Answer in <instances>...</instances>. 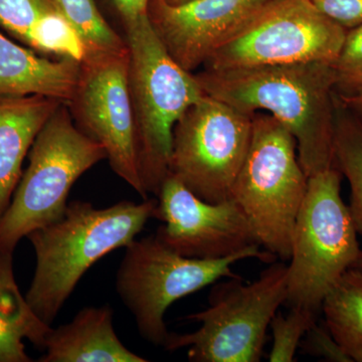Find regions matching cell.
<instances>
[{"label": "cell", "instance_id": "603a6c76", "mask_svg": "<svg viewBox=\"0 0 362 362\" xmlns=\"http://www.w3.org/2000/svg\"><path fill=\"white\" fill-rule=\"evenodd\" d=\"M332 65L337 94H351L361 89L362 25L346 30L341 49Z\"/></svg>", "mask_w": 362, "mask_h": 362}, {"label": "cell", "instance_id": "d4e9b609", "mask_svg": "<svg viewBox=\"0 0 362 362\" xmlns=\"http://www.w3.org/2000/svg\"><path fill=\"white\" fill-rule=\"evenodd\" d=\"M305 354L319 357L324 361L334 362H352L326 327L325 324L314 323L307 331L301 344Z\"/></svg>", "mask_w": 362, "mask_h": 362}, {"label": "cell", "instance_id": "8992f818", "mask_svg": "<svg viewBox=\"0 0 362 362\" xmlns=\"http://www.w3.org/2000/svg\"><path fill=\"white\" fill-rule=\"evenodd\" d=\"M341 177L337 168L308 177L293 232L286 302L317 315L328 293L362 256L349 206L342 199Z\"/></svg>", "mask_w": 362, "mask_h": 362}, {"label": "cell", "instance_id": "8fae6325", "mask_svg": "<svg viewBox=\"0 0 362 362\" xmlns=\"http://www.w3.org/2000/svg\"><path fill=\"white\" fill-rule=\"evenodd\" d=\"M68 106L78 127L103 146L114 173L146 199L136 148L128 51L86 57Z\"/></svg>", "mask_w": 362, "mask_h": 362}, {"label": "cell", "instance_id": "4fadbf2b", "mask_svg": "<svg viewBox=\"0 0 362 362\" xmlns=\"http://www.w3.org/2000/svg\"><path fill=\"white\" fill-rule=\"evenodd\" d=\"M269 0H194L173 6L149 0L152 28L176 63L192 73L228 42Z\"/></svg>", "mask_w": 362, "mask_h": 362}, {"label": "cell", "instance_id": "d6986e66", "mask_svg": "<svg viewBox=\"0 0 362 362\" xmlns=\"http://www.w3.org/2000/svg\"><path fill=\"white\" fill-rule=\"evenodd\" d=\"M335 168L349 180L350 214L362 233V124L337 99L334 134ZM354 268L362 269V256Z\"/></svg>", "mask_w": 362, "mask_h": 362}, {"label": "cell", "instance_id": "7a4b0ae2", "mask_svg": "<svg viewBox=\"0 0 362 362\" xmlns=\"http://www.w3.org/2000/svg\"><path fill=\"white\" fill-rule=\"evenodd\" d=\"M157 204L146 199L96 209L89 202H73L59 220L28 235L37 265L25 299L42 322L52 325L90 267L136 239L156 218Z\"/></svg>", "mask_w": 362, "mask_h": 362}, {"label": "cell", "instance_id": "ac0fdd59", "mask_svg": "<svg viewBox=\"0 0 362 362\" xmlns=\"http://www.w3.org/2000/svg\"><path fill=\"white\" fill-rule=\"evenodd\" d=\"M324 324L352 361L362 362V269L345 272L324 299Z\"/></svg>", "mask_w": 362, "mask_h": 362}, {"label": "cell", "instance_id": "277c9868", "mask_svg": "<svg viewBox=\"0 0 362 362\" xmlns=\"http://www.w3.org/2000/svg\"><path fill=\"white\" fill-rule=\"evenodd\" d=\"M308 176L298 158L296 140L269 114L252 115V139L230 199L246 216L259 246L283 262L291 257L298 214Z\"/></svg>", "mask_w": 362, "mask_h": 362}, {"label": "cell", "instance_id": "484cf974", "mask_svg": "<svg viewBox=\"0 0 362 362\" xmlns=\"http://www.w3.org/2000/svg\"><path fill=\"white\" fill-rule=\"evenodd\" d=\"M320 13L345 30L362 25V0H311Z\"/></svg>", "mask_w": 362, "mask_h": 362}, {"label": "cell", "instance_id": "3957f363", "mask_svg": "<svg viewBox=\"0 0 362 362\" xmlns=\"http://www.w3.org/2000/svg\"><path fill=\"white\" fill-rule=\"evenodd\" d=\"M123 23L140 176L147 194L157 197L169 175L175 124L206 94L194 74L171 58L148 14Z\"/></svg>", "mask_w": 362, "mask_h": 362}, {"label": "cell", "instance_id": "2e32d148", "mask_svg": "<svg viewBox=\"0 0 362 362\" xmlns=\"http://www.w3.org/2000/svg\"><path fill=\"white\" fill-rule=\"evenodd\" d=\"M80 71L75 59L40 58L0 33V97L37 95L68 104Z\"/></svg>", "mask_w": 362, "mask_h": 362}, {"label": "cell", "instance_id": "5b68a950", "mask_svg": "<svg viewBox=\"0 0 362 362\" xmlns=\"http://www.w3.org/2000/svg\"><path fill=\"white\" fill-rule=\"evenodd\" d=\"M105 158L103 146L73 122L68 104H62L35 138L28 168L0 216V252L13 254L23 238L59 220L74 183Z\"/></svg>", "mask_w": 362, "mask_h": 362}, {"label": "cell", "instance_id": "52a82bcc", "mask_svg": "<svg viewBox=\"0 0 362 362\" xmlns=\"http://www.w3.org/2000/svg\"><path fill=\"white\" fill-rule=\"evenodd\" d=\"M116 276V290L131 312L140 335L156 346H164L170 333L164 315L181 298L194 294L221 278H240L232 266L245 259L273 263L276 257L259 246L226 258H187L171 250L156 235L133 240Z\"/></svg>", "mask_w": 362, "mask_h": 362}, {"label": "cell", "instance_id": "ffe728a7", "mask_svg": "<svg viewBox=\"0 0 362 362\" xmlns=\"http://www.w3.org/2000/svg\"><path fill=\"white\" fill-rule=\"evenodd\" d=\"M57 4L82 40L86 57L128 51L125 39L107 23L95 0H57Z\"/></svg>", "mask_w": 362, "mask_h": 362}, {"label": "cell", "instance_id": "cb8c5ba5", "mask_svg": "<svg viewBox=\"0 0 362 362\" xmlns=\"http://www.w3.org/2000/svg\"><path fill=\"white\" fill-rule=\"evenodd\" d=\"M54 11H59L57 0H0V25L25 40L33 23Z\"/></svg>", "mask_w": 362, "mask_h": 362}, {"label": "cell", "instance_id": "7c38bea8", "mask_svg": "<svg viewBox=\"0 0 362 362\" xmlns=\"http://www.w3.org/2000/svg\"><path fill=\"white\" fill-rule=\"evenodd\" d=\"M156 218L164 221L156 237L187 258L216 259L259 246L233 199L211 204L168 175L159 190ZM261 247V246H259Z\"/></svg>", "mask_w": 362, "mask_h": 362}, {"label": "cell", "instance_id": "44dd1931", "mask_svg": "<svg viewBox=\"0 0 362 362\" xmlns=\"http://www.w3.org/2000/svg\"><path fill=\"white\" fill-rule=\"evenodd\" d=\"M37 51L56 54L82 63L85 45L61 11L45 14L32 25L25 40Z\"/></svg>", "mask_w": 362, "mask_h": 362}, {"label": "cell", "instance_id": "9a60e30c", "mask_svg": "<svg viewBox=\"0 0 362 362\" xmlns=\"http://www.w3.org/2000/svg\"><path fill=\"white\" fill-rule=\"evenodd\" d=\"M63 103L37 95L0 97V216L11 204L35 138Z\"/></svg>", "mask_w": 362, "mask_h": 362}, {"label": "cell", "instance_id": "e0dca14e", "mask_svg": "<svg viewBox=\"0 0 362 362\" xmlns=\"http://www.w3.org/2000/svg\"><path fill=\"white\" fill-rule=\"evenodd\" d=\"M52 329L21 295L13 270V254L0 252V362H30L25 340L45 349Z\"/></svg>", "mask_w": 362, "mask_h": 362}, {"label": "cell", "instance_id": "4316f807", "mask_svg": "<svg viewBox=\"0 0 362 362\" xmlns=\"http://www.w3.org/2000/svg\"><path fill=\"white\" fill-rule=\"evenodd\" d=\"M122 21L135 20L148 14L149 0H110Z\"/></svg>", "mask_w": 362, "mask_h": 362}, {"label": "cell", "instance_id": "30bf717a", "mask_svg": "<svg viewBox=\"0 0 362 362\" xmlns=\"http://www.w3.org/2000/svg\"><path fill=\"white\" fill-rule=\"evenodd\" d=\"M252 131V116L206 95L175 124L169 175L202 201L230 199Z\"/></svg>", "mask_w": 362, "mask_h": 362}, {"label": "cell", "instance_id": "83f0119b", "mask_svg": "<svg viewBox=\"0 0 362 362\" xmlns=\"http://www.w3.org/2000/svg\"><path fill=\"white\" fill-rule=\"evenodd\" d=\"M338 101L358 119L362 124V88L351 94H337Z\"/></svg>", "mask_w": 362, "mask_h": 362}, {"label": "cell", "instance_id": "ba28073f", "mask_svg": "<svg viewBox=\"0 0 362 362\" xmlns=\"http://www.w3.org/2000/svg\"><path fill=\"white\" fill-rule=\"evenodd\" d=\"M288 265L273 262L257 280L233 278L216 285L204 311L187 320L202 324L192 333H170L164 349L187 347L194 362H258L263 356L267 329L287 299Z\"/></svg>", "mask_w": 362, "mask_h": 362}, {"label": "cell", "instance_id": "6da1fadb", "mask_svg": "<svg viewBox=\"0 0 362 362\" xmlns=\"http://www.w3.org/2000/svg\"><path fill=\"white\" fill-rule=\"evenodd\" d=\"M333 63L288 64L194 74L207 96L252 116L266 111L296 140L308 177L335 168L337 95Z\"/></svg>", "mask_w": 362, "mask_h": 362}, {"label": "cell", "instance_id": "f1b7e54d", "mask_svg": "<svg viewBox=\"0 0 362 362\" xmlns=\"http://www.w3.org/2000/svg\"><path fill=\"white\" fill-rule=\"evenodd\" d=\"M163 1L169 4V6H182V4H187L188 2L194 1V0H163Z\"/></svg>", "mask_w": 362, "mask_h": 362}, {"label": "cell", "instance_id": "9c48e42d", "mask_svg": "<svg viewBox=\"0 0 362 362\" xmlns=\"http://www.w3.org/2000/svg\"><path fill=\"white\" fill-rule=\"evenodd\" d=\"M346 30L316 8L311 0H269L218 49L204 68L251 66L337 59Z\"/></svg>", "mask_w": 362, "mask_h": 362}, {"label": "cell", "instance_id": "5bb4252c", "mask_svg": "<svg viewBox=\"0 0 362 362\" xmlns=\"http://www.w3.org/2000/svg\"><path fill=\"white\" fill-rule=\"evenodd\" d=\"M40 362H146L117 337L113 309L108 305L87 307L71 322L52 328Z\"/></svg>", "mask_w": 362, "mask_h": 362}, {"label": "cell", "instance_id": "7402d4cb", "mask_svg": "<svg viewBox=\"0 0 362 362\" xmlns=\"http://www.w3.org/2000/svg\"><path fill=\"white\" fill-rule=\"evenodd\" d=\"M317 314L303 307L292 306L287 315L276 313L271 321L273 345L269 361H294L298 349L307 331L316 322Z\"/></svg>", "mask_w": 362, "mask_h": 362}]
</instances>
